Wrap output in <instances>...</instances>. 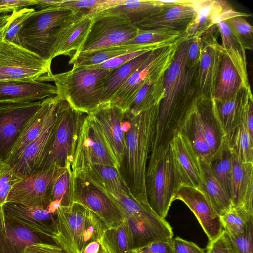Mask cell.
<instances>
[{"label":"cell","mask_w":253,"mask_h":253,"mask_svg":"<svg viewBox=\"0 0 253 253\" xmlns=\"http://www.w3.org/2000/svg\"><path fill=\"white\" fill-rule=\"evenodd\" d=\"M246 112L240 124L226 135L232 155L240 161L253 163V140L248 132Z\"/></svg>","instance_id":"b9f144b4"},{"label":"cell","mask_w":253,"mask_h":253,"mask_svg":"<svg viewBox=\"0 0 253 253\" xmlns=\"http://www.w3.org/2000/svg\"><path fill=\"white\" fill-rule=\"evenodd\" d=\"M22 253H68L56 244L42 242L27 246Z\"/></svg>","instance_id":"6f0895ef"},{"label":"cell","mask_w":253,"mask_h":253,"mask_svg":"<svg viewBox=\"0 0 253 253\" xmlns=\"http://www.w3.org/2000/svg\"><path fill=\"white\" fill-rule=\"evenodd\" d=\"M74 202L83 205L96 215L107 227H116L125 220L115 202L85 180L75 179Z\"/></svg>","instance_id":"ac0fdd59"},{"label":"cell","mask_w":253,"mask_h":253,"mask_svg":"<svg viewBox=\"0 0 253 253\" xmlns=\"http://www.w3.org/2000/svg\"><path fill=\"white\" fill-rule=\"evenodd\" d=\"M42 100L0 104V161L5 164Z\"/></svg>","instance_id":"7c38bea8"},{"label":"cell","mask_w":253,"mask_h":253,"mask_svg":"<svg viewBox=\"0 0 253 253\" xmlns=\"http://www.w3.org/2000/svg\"><path fill=\"white\" fill-rule=\"evenodd\" d=\"M3 165V163H2L0 161V169L1 168L2 165Z\"/></svg>","instance_id":"003e7915"},{"label":"cell","mask_w":253,"mask_h":253,"mask_svg":"<svg viewBox=\"0 0 253 253\" xmlns=\"http://www.w3.org/2000/svg\"><path fill=\"white\" fill-rule=\"evenodd\" d=\"M246 121L249 134L253 140V98L251 94L249 98L246 112Z\"/></svg>","instance_id":"6125c7cd"},{"label":"cell","mask_w":253,"mask_h":253,"mask_svg":"<svg viewBox=\"0 0 253 253\" xmlns=\"http://www.w3.org/2000/svg\"><path fill=\"white\" fill-rule=\"evenodd\" d=\"M132 253H173L172 239L154 241L134 249Z\"/></svg>","instance_id":"11a10c76"},{"label":"cell","mask_w":253,"mask_h":253,"mask_svg":"<svg viewBox=\"0 0 253 253\" xmlns=\"http://www.w3.org/2000/svg\"><path fill=\"white\" fill-rule=\"evenodd\" d=\"M51 63L30 50L2 39L0 73L11 81H31L52 74Z\"/></svg>","instance_id":"8fae6325"},{"label":"cell","mask_w":253,"mask_h":253,"mask_svg":"<svg viewBox=\"0 0 253 253\" xmlns=\"http://www.w3.org/2000/svg\"><path fill=\"white\" fill-rule=\"evenodd\" d=\"M230 199L232 206L253 215V163L240 161L233 155Z\"/></svg>","instance_id":"cb8c5ba5"},{"label":"cell","mask_w":253,"mask_h":253,"mask_svg":"<svg viewBox=\"0 0 253 253\" xmlns=\"http://www.w3.org/2000/svg\"><path fill=\"white\" fill-rule=\"evenodd\" d=\"M205 251L206 253H235L228 234L224 230L218 238L208 242Z\"/></svg>","instance_id":"db71d44e"},{"label":"cell","mask_w":253,"mask_h":253,"mask_svg":"<svg viewBox=\"0 0 253 253\" xmlns=\"http://www.w3.org/2000/svg\"><path fill=\"white\" fill-rule=\"evenodd\" d=\"M201 36L188 40L186 54V65L188 68L199 64L201 49Z\"/></svg>","instance_id":"9f6ffc18"},{"label":"cell","mask_w":253,"mask_h":253,"mask_svg":"<svg viewBox=\"0 0 253 253\" xmlns=\"http://www.w3.org/2000/svg\"><path fill=\"white\" fill-rule=\"evenodd\" d=\"M3 211L7 220L37 234L52 239L58 233L56 212L51 211L48 206L31 207L6 202Z\"/></svg>","instance_id":"e0dca14e"},{"label":"cell","mask_w":253,"mask_h":253,"mask_svg":"<svg viewBox=\"0 0 253 253\" xmlns=\"http://www.w3.org/2000/svg\"><path fill=\"white\" fill-rule=\"evenodd\" d=\"M91 16L93 22L87 37L72 57L125 44L138 31L127 17L121 14H97Z\"/></svg>","instance_id":"30bf717a"},{"label":"cell","mask_w":253,"mask_h":253,"mask_svg":"<svg viewBox=\"0 0 253 253\" xmlns=\"http://www.w3.org/2000/svg\"><path fill=\"white\" fill-rule=\"evenodd\" d=\"M9 21L6 24L0 28V41L3 39V35L9 25Z\"/></svg>","instance_id":"e7e4bbea"},{"label":"cell","mask_w":253,"mask_h":253,"mask_svg":"<svg viewBox=\"0 0 253 253\" xmlns=\"http://www.w3.org/2000/svg\"><path fill=\"white\" fill-rule=\"evenodd\" d=\"M191 2L196 15L184 30L182 38L185 41L201 36L216 25L221 13L231 6L226 1L222 0H191Z\"/></svg>","instance_id":"d4e9b609"},{"label":"cell","mask_w":253,"mask_h":253,"mask_svg":"<svg viewBox=\"0 0 253 253\" xmlns=\"http://www.w3.org/2000/svg\"><path fill=\"white\" fill-rule=\"evenodd\" d=\"M58 169L41 170L21 177L12 186L7 202L31 207L48 206L50 203V191Z\"/></svg>","instance_id":"2e32d148"},{"label":"cell","mask_w":253,"mask_h":253,"mask_svg":"<svg viewBox=\"0 0 253 253\" xmlns=\"http://www.w3.org/2000/svg\"><path fill=\"white\" fill-rule=\"evenodd\" d=\"M75 178L71 165L60 168L54 180L50 193V202L59 207H68L74 203Z\"/></svg>","instance_id":"f35d334b"},{"label":"cell","mask_w":253,"mask_h":253,"mask_svg":"<svg viewBox=\"0 0 253 253\" xmlns=\"http://www.w3.org/2000/svg\"><path fill=\"white\" fill-rule=\"evenodd\" d=\"M232 161V154L225 135L220 146L212 155L209 164L213 174L230 198Z\"/></svg>","instance_id":"60d3db41"},{"label":"cell","mask_w":253,"mask_h":253,"mask_svg":"<svg viewBox=\"0 0 253 253\" xmlns=\"http://www.w3.org/2000/svg\"><path fill=\"white\" fill-rule=\"evenodd\" d=\"M113 70L77 67L67 72L41 76L40 82H53L57 95L75 110L89 114L102 103L104 82Z\"/></svg>","instance_id":"3957f363"},{"label":"cell","mask_w":253,"mask_h":253,"mask_svg":"<svg viewBox=\"0 0 253 253\" xmlns=\"http://www.w3.org/2000/svg\"><path fill=\"white\" fill-rule=\"evenodd\" d=\"M101 241L110 253H132L134 249L132 233L126 220L116 227H107Z\"/></svg>","instance_id":"ab89813d"},{"label":"cell","mask_w":253,"mask_h":253,"mask_svg":"<svg viewBox=\"0 0 253 253\" xmlns=\"http://www.w3.org/2000/svg\"><path fill=\"white\" fill-rule=\"evenodd\" d=\"M181 132L189 139L200 160L209 163L212 153L206 141L196 104L188 116Z\"/></svg>","instance_id":"74e56055"},{"label":"cell","mask_w":253,"mask_h":253,"mask_svg":"<svg viewBox=\"0 0 253 253\" xmlns=\"http://www.w3.org/2000/svg\"><path fill=\"white\" fill-rule=\"evenodd\" d=\"M242 43L244 48H253V27L243 17H235L225 21Z\"/></svg>","instance_id":"c3c4849f"},{"label":"cell","mask_w":253,"mask_h":253,"mask_svg":"<svg viewBox=\"0 0 253 253\" xmlns=\"http://www.w3.org/2000/svg\"><path fill=\"white\" fill-rule=\"evenodd\" d=\"M95 165L120 169L102 131L91 114H86L80 127L71 169L75 179Z\"/></svg>","instance_id":"ba28073f"},{"label":"cell","mask_w":253,"mask_h":253,"mask_svg":"<svg viewBox=\"0 0 253 253\" xmlns=\"http://www.w3.org/2000/svg\"><path fill=\"white\" fill-rule=\"evenodd\" d=\"M11 81L5 75L0 73V82H9Z\"/></svg>","instance_id":"03108f58"},{"label":"cell","mask_w":253,"mask_h":253,"mask_svg":"<svg viewBox=\"0 0 253 253\" xmlns=\"http://www.w3.org/2000/svg\"><path fill=\"white\" fill-rule=\"evenodd\" d=\"M157 111L158 105H156L136 115L125 112L127 120L124 129L128 186L134 197L150 209L147 197L146 175L147 162L155 133Z\"/></svg>","instance_id":"7a4b0ae2"},{"label":"cell","mask_w":253,"mask_h":253,"mask_svg":"<svg viewBox=\"0 0 253 253\" xmlns=\"http://www.w3.org/2000/svg\"><path fill=\"white\" fill-rule=\"evenodd\" d=\"M196 107L200 115L206 141L212 155L225 136L215 111L213 99L200 95Z\"/></svg>","instance_id":"4dcf8cb0"},{"label":"cell","mask_w":253,"mask_h":253,"mask_svg":"<svg viewBox=\"0 0 253 253\" xmlns=\"http://www.w3.org/2000/svg\"><path fill=\"white\" fill-rule=\"evenodd\" d=\"M40 236H42L7 220L3 206H0V253H22L27 246L45 242Z\"/></svg>","instance_id":"484cf974"},{"label":"cell","mask_w":253,"mask_h":253,"mask_svg":"<svg viewBox=\"0 0 253 253\" xmlns=\"http://www.w3.org/2000/svg\"><path fill=\"white\" fill-rule=\"evenodd\" d=\"M122 0H38L37 7L40 9L49 7H61L73 10H82L93 16L119 4Z\"/></svg>","instance_id":"7bdbcfd3"},{"label":"cell","mask_w":253,"mask_h":253,"mask_svg":"<svg viewBox=\"0 0 253 253\" xmlns=\"http://www.w3.org/2000/svg\"><path fill=\"white\" fill-rule=\"evenodd\" d=\"M57 95L55 85L37 80L0 82V104L42 100Z\"/></svg>","instance_id":"603a6c76"},{"label":"cell","mask_w":253,"mask_h":253,"mask_svg":"<svg viewBox=\"0 0 253 253\" xmlns=\"http://www.w3.org/2000/svg\"><path fill=\"white\" fill-rule=\"evenodd\" d=\"M176 40L173 42H162L151 44H123L111 47L94 52L73 56L70 58L69 64H72L73 67L99 65L107 60L126 53L139 51H152L156 50L170 45L174 43Z\"/></svg>","instance_id":"f1b7e54d"},{"label":"cell","mask_w":253,"mask_h":253,"mask_svg":"<svg viewBox=\"0 0 253 253\" xmlns=\"http://www.w3.org/2000/svg\"><path fill=\"white\" fill-rule=\"evenodd\" d=\"M181 186L170 146L154 161L148 163L146 175L148 202L160 218L167 217L176 193Z\"/></svg>","instance_id":"8992f818"},{"label":"cell","mask_w":253,"mask_h":253,"mask_svg":"<svg viewBox=\"0 0 253 253\" xmlns=\"http://www.w3.org/2000/svg\"><path fill=\"white\" fill-rule=\"evenodd\" d=\"M11 14L0 15V28L6 24L10 19Z\"/></svg>","instance_id":"be15d7a7"},{"label":"cell","mask_w":253,"mask_h":253,"mask_svg":"<svg viewBox=\"0 0 253 253\" xmlns=\"http://www.w3.org/2000/svg\"><path fill=\"white\" fill-rule=\"evenodd\" d=\"M119 165L126 157V146L124 129L125 112L109 103L100 105L90 113Z\"/></svg>","instance_id":"ffe728a7"},{"label":"cell","mask_w":253,"mask_h":253,"mask_svg":"<svg viewBox=\"0 0 253 253\" xmlns=\"http://www.w3.org/2000/svg\"><path fill=\"white\" fill-rule=\"evenodd\" d=\"M148 51H139L126 53L107 60L100 64L89 66L87 67L109 70H114L115 69L126 64V63L138 57L142 54Z\"/></svg>","instance_id":"f5cc1de1"},{"label":"cell","mask_w":253,"mask_h":253,"mask_svg":"<svg viewBox=\"0 0 253 253\" xmlns=\"http://www.w3.org/2000/svg\"><path fill=\"white\" fill-rule=\"evenodd\" d=\"M176 173L181 185L203 188L200 158L187 137L176 134L169 144Z\"/></svg>","instance_id":"44dd1931"},{"label":"cell","mask_w":253,"mask_h":253,"mask_svg":"<svg viewBox=\"0 0 253 253\" xmlns=\"http://www.w3.org/2000/svg\"><path fill=\"white\" fill-rule=\"evenodd\" d=\"M188 40H182L174 59L164 74V96L158 105L157 118L152 150L168 148L185 123L200 96L197 82L198 65L188 68L186 54Z\"/></svg>","instance_id":"6da1fadb"},{"label":"cell","mask_w":253,"mask_h":253,"mask_svg":"<svg viewBox=\"0 0 253 253\" xmlns=\"http://www.w3.org/2000/svg\"><path fill=\"white\" fill-rule=\"evenodd\" d=\"M251 94V87H243L228 99L223 101L213 99L215 111L225 135L237 127L242 121Z\"/></svg>","instance_id":"83f0119b"},{"label":"cell","mask_w":253,"mask_h":253,"mask_svg":"<svg viewBox=\"0 0 253 253\" xmlns=\"http://www.w3.org/2000/svg\"><path fill=\"white\" fill-rule=\"evenodd\" d=\"M164 75L149 81L138 90L128 109L125 112L138 114L151 107L158 105L164 96Z\"/></svg>","instance_id":"8d00e7d4"},{"label":"cell","mask_w":253,"mask_h":253,"mask_svg":"<svg viewBox=\"0 0 253 253\" xmlns=\"http://www.w3.org/2000/svg\"><path fill=\"white\" fill-rule=\"evenodd\" d=\"M93 22L92 16L80 10L68 21L57 34L51 60L59 55L70 56L82 47Z\"/></svg>","instance_id":"7402d4cb"},{"label":"cell","mask_w":253,"mask_h":253,"mask_svg":"<svg viewBox=\"0 0 253 253\" xmlns=\"http://www.w3.org/2000/svg\"><path fill=\"white\" fill-rule=\"evenodd\" d=\"M107 226L94 213H91L84 230L80 247V252L89 242L101 239Z\"/></svg>","instance_id":"681fc988"},{"label":"cell","mask_w":253,"mask_h":253,"mask_svg":"<svg viewBox=\"0 0 253 253\" xmlns=\"http://www.w3.org/2000/svg\"><path fill=\"white\" fill-rule=\"evenodd\" d=\"M151 52L144 53L113 71L104 82L101 105L109 102L114 94L148 58Z\"/></svg>","instance_id":"d590c367"},{"label":"cell","mask_w":253,"mask_h":253,"mask_svg":"<svg viewBox=\"0 0 253 253\" xmlns=\"http://www.w3.org/2000/svg\"><path fill=\"white\" fill-rule=\"evenodd\" d=\"M182 40L181 36L170 45L151 51L148 58L107 103L116 106L126 112L136 93L145 83L156 80L164 75L171 64Z\"/></svg>","instance_id":"9c48e42d"},{"label":"cell","mask_w":253,"mask_h":253,"mask_svg":"<svg viewBox=\"0 0 253 253\" xmlns=\"http://www.w3.org/2000/svg\"><path fill=\"white\" fill-rule=\"evenodd\" d=\"M244 86L236 69L223 52L213 99L215 101L228 99L235 95Z\"/></svg>","instance_id":"836d02e7"},{"label":"cell","mask_w":253,"mask_h":253,"mask_svg":"<svg viewBox=\"0 0 253 253\" xmlns=\"http://www.w3.org/2000/svg\"><path fill=\"white\" fill-rule=\"evenodd\" d=\"M173 253H206L194 243L176 237L172 239Z\"/></svg>","instance_id":"91938a15"},{"label":"cell","mask_w":253,"mask_h":253,"mask_svg":"<svg viewBox=\"0 0 253 253\" xmlns=\"http://www.w3.org/2000/svg\"><path fill=\"white\" fill-rule=\"evenodd\" d=\"M35 10L32 8L25 7L14 10L11 13L8 27L3 35V39L14 44L22 46L20 31L26 19Z\"/></svg>","instance_id":"7dc6e473"},{"label":"cell","mask_w":253,"mask_h":253,"mask_svg":"<svg viewBox=\"0 0 253 253\" xmlns=\"http://www.w3.org/2000/svg\"><path fill=\"white\" fill-rule=\"evenodd\" d=\"M174 200L183 202L193 212L206 234L208 242L214 240L222 234L224 229L220 216L202 189L181 185Z\"/></svg>","instance_id":"d6986e66"},{"label":"cell","mask_w":253,"mask_h":253,"mask_svg":"<svg viewBox=\"0 0 253 253\" xmlns=\"http://www.w3.org/2000/svg\"><path fill=\"white\" fill-rule=\"evenodd\" d=\"M86 114L75 110L61 98L54 133L40 171L71 165L80 127Z\"/></svg>","instance_id":"52a82bcc"},{"label":"cell","mask_w":253,"mask_h":253,"mask_svg":"<svg viewBox=\"0 0 253 253\" xmlns=\"http://www.w3.org/2000/svg\"><path fill=\"white\" fill-rule=\"evenodd\" d=\"M8 164H3L0 169V206L7 202L9 192L15 183L20 178Z\"/></svg>","instance_id":"816d5d0a"},{"label":"cell","mask_w":253,"mask_h":253,"mask_svg":"<svg viewBox=\"0 0 253 253\" xmlns=\"http://www.w3.org/2000/svg\"><path fill=\"white\" fill-rule=\"evenodd\" d=\"M228 236L235 253H253V218L250 220L243 234L237 237Z\"/></svg>","instance_id":"f907efd6"},{"label":"cell","mask_w":253,"mask_h":253,"mask_svg":"<svg viewBox=\"0 0 253 253\" xmlns=\"http://www.w3.org/2000/svg\"><path fill=\"white\" fill-rule=\"evenodd\" d=\"M222 39L221 47L229 57L240 75L245 88H250L247 68V58L242 43L232 31L227 23L222 21L216 24Z\"/></svg>","instance_id":"1f68e13d"},{"label":"cell","mask_w":253,"mask_h":253,"mask_svg":"<svg viewBox=\"0 0 253 253\" xmlns=\"http://www.w3.org/2000/svg\"><path fill=\"white\" fill-rule=\"evenodd\" d=\"M91 211L74 202L68 207H59L56 211L58 233L53 241L68 253H80L82 236Z\"/></svg>","instance_id":"9a60e30c"},{"label":"cell","mask_w":253,"mask_h":253,"mask_svg":"<svg viewBox=\"0 0 253 253\" xmlns=\"http://www.w3.org/2000/svg\"><path fill=\"white\" fill-rule=\"evenodd\" d=\"M220 218L224 230L229 235L237 237L243 234L253 215L241 208L231 205Z\"/></svg>","instance_id":"bcb514c9"},{"label":"cell","mask_w":253,"mask_h":253,"mask_svg":"<svg viewBox=\"0 0 253 253\" xmlns=\"http://www.w3.org/2000/svg\"><path fill=\"white\" fill-rule=\"evenodd\" d=\"M80 253H110L101 239L88 243Z\"/></svg>","instance_id":"94428289"},{"label":"cell","mask_w":253,"mask_h":253,"mask_svg":"<svg viewBox=\"0 0 253 253\" xmlns=\"http://www.w3.org/2000/svg\"><path fill=\"white\" fill-rule=\"evenodd\" d=\"M60 99L59 96L55 95L42 100L40 108L28 124L5 164L11 166L17 161L25 149L38 136L48 115Z\"/></svg>","instance_id":"f546056e"},{"label":"cell","mask_w":253,"mask_h":253,"mask_svg":"<svg viewBox=\"0 0 253 253\" xmlns=\"http://www.w3.org/2000/svg\"><path fill=\"white\" fill-rule=\"evenodd\" d=\"M184 30H174L167 29L150 30L138 29L136 35L125 44L146 45L162 42H173L184 34Z\"/></svg>","instance_id":"f6af8a7d"},{"label":"cell","mask_w":253,"mask_h":253,"mask_svg":"<svg viewBox=\"0 0 253 253\" xmlns=\"http://www.w3.org/2000/svg\"><path fill=\"white\" fill-rule=\"evenodd\" d=\"M203 188L214 210L221 216L232 205L230 198L212 171L209 163L200 160Z\"/></svg>","instance_id":"e575fe53"},{"label":"cell","mask_w":253,"mask_h":253,"mask_svg":"<svg viewBox=\"0 0 253 253\" xmlns=\"http://www.w3.org/2000/svg\"><path fill=\"white\" fill-rule=\"evenodd\" d=\"M164 6V10L160 13L135 25V26L141 30H184L196 15L195 9L191 5Z\"/></svg>","instance_id":"4316f807"},{"label":"cell","mask_w":253,"mask_h":253,"mask_svg":"<svg viewBox=\"0 0 253 253\" xmlns=\"http://www.w3.org/2000/svg\"><path fill=\"white\" fill-rule=\"evenodd\" d=\"M78 11L61 7L35 10L24 21L20 30L22 46L51 63L57 34Z\"/></svg>","instance_id":"5b68a950"},{"label":"cell","mask_w":253,"mask_h":253,"mask_svg":"<svg viewBox=\"0 0 253 253\" xmlns=\"http://www.w3.org/2000/svg\"><path fill=\"white\" fill-rule=\"evenodd\" d=\"M93 184L111 198L121 211L130 229L134 249L157 240L173 239L170 225L158 217L153 211L139 203L133 196L124 192H118L87 175L78 178Z\"/></svg>","instance_id":"277c9868"},{"label":"cell","mask_w":253,"mask_h":253,"mask_svg":"<svg viewBox=\"0 0 253 253\" xmlns=\"http://www.w3.org/2000/svg\"><path fill=\"white\" fill-rule=\"evenodd\" d=\"M216 25L201 36V49L197 72L199 95L213 98L222 54L221 46L217 42Z\"/></svg>","instance_id":"4fadbf2b"},{"label":"cell","mask_w":253,"mask_h":253,"mask_svg":"<svg viewBox=\"0 0 253 253\" xmlns=\"http://www.w3.org/2000/svg\"><path fill=\"white\" fill-rule=\"evenodd\" d=\"M164 8L158 0H122L117 5L97 14H121L127 17L135 26L159 14Z\"/></svg>","instance_id":"d6a6232c"},{"label":"cell","mask_w":253,"mask_h":253,"mask_svg":"<svg viewBox=\"0 0 253 253\" xmlns=\"http://www.w3.org/2000/svg\"><path fill=\"white\" fill-rule=\"evenodd\" d=\"M82 175L89 176L118 192L132 194L128 185L122 177L120 169L116 167L105 165H95L90 167Z\"/></svg>","instance_id":"ee69618b"},{"label":"cell","mask_w":253,"mask_h":253,"mask_svg":"<svg viewBox=\"0 0 253 253\" xmlns=\"http://www.w3.org/2000/svg\"><path fill=\"white\" fill-rule=\"evenodd\" d=\"M36 4V0H0V15L11 14L14 10Z\"/></svg>","instance_id":"680465c9"},{"label":"cell","mask_w":253,"mask_h":253,"mask_svg":"<svg viewBox=\"0 0 253 253\" xmlns=\"http://www.w3.org/2000/svg\"><path fill=\"white\" fill-rule=\"evenodd\" d=\"M60 100L61 98L51 110L38 136L25 149L17 161L10 166L19 177L41 170L54 133Z\"/></svg>","instance_id":"5bb4252c"}]
</instances>
